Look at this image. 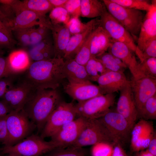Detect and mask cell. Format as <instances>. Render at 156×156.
<instances>
[{"mask_svg":"<svg viewBox=\"0 0 156 156\" xmlns=\"http://www.w3.org/2000/svg\"><path fill=\"white\" fill-rule=\"evenodd\" d=\"M112 156H128L122 146L118 144H116L113 146Z\"/></svg>","mask_w":156,"mask_h":156,"instance_id":"47","label":"cell"},{"mask_svg":"<svg viewBox=\"0 0 156 156\" xmlns=\"http://www.w3.org/2000/svg\"><path fill=\"white\" fill-rule=\"evenodd\" d=\"M116 111L122 116L133 127L138 117L130 83L120 91Z\"/></svg>","mask_w":156,"mask_h":156,"instance_id":"16","label":"cell"},{"mask_svg":"<svg viewBox=\"0 0 156 156\" xmlns=\"http://www.w3.org/2000/svg\"><path fill=\"white\" fill-rule=\"evenodd\" d=\"M8 133L7 141L4 146L16 144L31 135L36 128L22 109L11 111L6 116Z\"/></svg>","mask_w":156,"mask_h":156,"instance_id":"5","label":"cell"},{"mask_svg":"<svg viewBox=\"0 0 156 156\" xmlns=\"http://www.w3.org/2000/svg\"><path fill=\"white\" fill-rule=\"evenodd\" d=\"M6 155L5 156H10L9 155Z\"/></svg>","mask_w":156,"mask_h":156,"instance_id":"56","label":"cell"},{"mask_svg":"<svg viewBox=\"0 0 156 156\" xmlns=\"http://www.w3.org/2000/svg\"><path fill=\"white\" fill-rule=\"evenodd\" d=\"M10 75L8 69L7 57L0 55V79Z\"/></svg>","mask_w":156,"mask_h":156,"instance_id":"45","label":"cell"},{"mask_svg":"<svg viewBox=\"0 0 156 156\" xmlns=\"http://www.w3.org/2000/svg\"><path fill=\"white\" fill-rule=\"evenodd\" d=\"M16 79L1 99V100L8 105L11 112L22 110L36 89L23 77L15 82Z\"/></svg>","mask_w":156,"mask_h":156,"instance_id":"9","label":"cell"},{"mask_svg":"<svg viewBox=\"0 0 156 156\" xmlns=\"http://www.w3.org/2000/svg\"><path fill=\"white\" fill-rule=\"evenodd\" d=\"M31 43V46L36 44L48 37L40 34L37 28L32 27L29 28Z\"/></svg>","mask_w":156,"mask_h":156,"instance_id":"44","label":"cell"},{"mask_svg":"<svg viewBox=\"0 0 156 156\" xmlns=\"http://www.w3.org/2000/svg\"><path fill=\"white\" fill-rule=\"evenodd\" d=\"M96 57L109 71L124 73L127 68L120 59L109 52H104Z\"/></svg>","mask_w":156,"mask_h":156,"instance_id":"28","label":"cell"},{"mask_svg":"<svg viewBox=\"0 0 156 156\" xmlns=\"http://www.w3.org/2000/svg\"><path fill=\"white\" fill-rule=\"evenodd\" d=\"M130 85L138 113L146 101L156 94V78L144 75L132 77Z\"/></svg>","mask_w":156,"mask_h":156,"instance_id":"13","label":"cell"},{"mask_svg":"<svg viewBox=\"0 0 156 156\" xmlns=\"http://www.w3.org/2000/svg\"><path fill=\"white\" fill-rule=\"evenodd\" d=\"M12 31H14L16 38L21 44L24 46H31L29 28L18 29Z\"/></svg>","mask_w":156,"mask_h":156,"instance_id":"41","label":"cell"},{"mask_svg":"<svg viewBox=\"0 0 156 156\" xmlns=\"http://www.w3.org/2000/svg\"><path fill=\"white\" fill-rule=\"evenodd\" d=\"M0 31L5 34L10 38L14 39L11 30L0 20Z\"/></svg>","mask_w":156,"mask_h":156,"instance_id":"48","label":"cell"},{"mask_svg":"<svg viewBox=\"0 0 156 156\" xmlns=\"http://www.w3.org/2000/svg\"><path fill=\"white\" fill-rule=\"evenodd\" d=\"M138 68L142 75L156 78V57L147 58L138 63Z\"/></svg>","mask_w":156,"mask_h":156,"instance_id":"36","label":"cell"},{"mask_svg":"<svg viewBox=\"0 0 156 156\" xmlns=\"http://www.w3.org/2000/svg\"><path fill=\"white\" fill-rule=\"evenodd\" d=\"M114 145L106 142L98 143L92 146V156H112Z\"/></svg>","mask_w":156,"mask_h":156,"instance_id":"38","label":"cell"},{"mask_svg":"<svg viewBox=\"0 0 156 156\" xmlns=\"http://www.w3.org/2000/svg\"><path fill=\"white\" fill-rule=\"evenodd\" d=\"M51 4L54 8L64 7L68 0H49Z\"/></svg>","mask_w":156,"mask_h":156,"instance_id":"51","label":"cell"},{"mask_svg":"<svg viewBox=\"0 0 156 156\" xmlns=\"http://www.w3.org/2000/svg\"><path fill=\"white\" fill-rule=\"evenodd\" d=\"M81 16L87 18L100 17L107 10L102 0H81Z\"/></svg>","mask_w":156,"mask_h":156,"instance_id":"27","label":"cell"},{"mask_svg":"<svg viewBox=\"0 0 156 156\" xmlns=\"http://www.w3.org/2000/svg\"><path fill=\"white\" fill-rule=\"evenodd\" d=\"M85 66L91 81H96L100 75L109 71L96 57H91Z\"/></svg>","mask_w":156,"mask_h":156,"instance_id":"30","label":"cell"},{"mask_svg":"<svg viewBox=\"0 0 156 156\" xmlns=\"http://www.w3.org/2000/svg\"><path fill=\"white\" fill-rule=\"evenodd\" d=\"M100 25V18H94L91 20L90 25L85 31L71 36L65 50L64 60L74 59L89 35Z\"/></svg>","mask_w":156,"mask_h":156,"instance_id":"20","label":"cell"},{"mask_svg":"<svg viewBox=\"0 0 156 156\" xmlns=\"http://www.w3.org/2000/svg\"><path fill=\"white\" fill-rule=\"evenodd\" d=\"M17 75H11L0 79V98L4 96L15 80Z\"/></svg>","mask_w":156,"mask_h":156,"instance_id":"42","label":"cell"},{"mask_svg":"<svg viewBox=\"0 0 156 156\" xmlns=\"http://www.w3.org/2000/svg\"><path fill=\"white\" fill-rule=\"evenodd\" d=\"M106 142L116 144L105 126L98 119H87L85 125L76 141L69 147H83Z\"/></svg>","mask_w":156,"mask_h":156,"instance_id":"6","label":"cell"},{"mask_svg":"<svg viewBox=\"0 0 156 156\" xmlns=\"http://www.w3.org/2000/svg\"><path fill=\"white\" fill-rule=\"evenodd\" d=\"M107 128L116 144L127 143L131 138L132 127L122 116L111 109L99 118Z\"/></svg>","mask_w":156,"mask_h":156,"instance_id":"10","label":"cell"},{"mask_svg":"<svg viewBox=\"0 0 156 156\" xmlns=\"http://www.w3.org/2000/svg\"><path fill=\"white\" fill-rule=\"evenodd\" d=\"M16 0H0L1 4L12 5L15 1Z\"/></svg>","mask_w":156,"mask_h":156,"instance_id":"54","label":"cell"},{"mask_svg":"<svg viewBox=\"0 0 156 156\" xmlns=\"http://www.w3.org/2000/svg\"><path fill=\"white\" fill-rule=\"evenodd\" d=\"M37 25L44 26L50 29L52 24L46 15L23 9L11 21L10 28L12 31L16 29L31 28Z\"/></svg>","mask_w":156,"mask_h":156,"instance_id":"15","label":"cell"},{"mask_svg":"<svg viewBox=\"0 0 156 156\" xmlns=\"http://www.w3.org/2000/svg\"><path fill=\"white\" fill-rule=\"evenodd\" d=\"M96 82L103 94L120 91L130 83L124 73L112 71L100 75Z\"/></svg>","mask_w":156,"mask_h":156,"instance_id":"18","label":"cell"},{"mask_svg":"<svg viewBox=\"0 0 156 156\" xmlns=\"http://www.w3.org/2000/svg\"><path fill=\"white\" fill-rule=\"evenodd\" d=\"M16 43L12 39L0 31V45L3 48L11 49L13 47Z\"/></svg>","mask_w":156,"mask_h":156,"instance_id":"46","label":"cell"},{"mask_svg":"<svg viewBox=\"0 0 156 156\" xmlns=\"http://www.w3.org/2000/svg\"><path fill=\"white\" fill-rule=\"evenodd\" d=\"M112 41L108 33L100 25L92 33L90 45L91 57H96L106 52Z\"/></svg>","mask_w":156,"mask_h":156,"instance_id":"23","label":"cell"},{"mask_svg":"<svg viewBox=\"0 0 156 156\" xmlns=\"http://www.w3.org/2000/svg\"><path fill=\"white\" fill-rule=\"evenodd\" d=\"M87 119L79 116L61 127L51 137L55 148H66L76 141L84 127Z\"/></svg>","mask_w":156,"mask_h":156,"instance_id":"12","label":"cell"},{"mask_svg":"<svg viewBox=\"0 0 156 156\" xmlns=\"http://www.w3.org/2000/svg\"><path fill=\"white\" fill-rule=\"evenodd\" d=\"M77 116L73 103L62 100L49 117L40 136L44 139L51 137L63 126L75 119Z\"/></svg>","mask_w":156,"mask_h":156,"instance_id":"8","label":"cell"},{"mask_svg":"<svg viewBox=\"0 0 156 156\" xmlns=\"http://www.w3.org/2000/svg\"><path fill=\"white\" fill-rule=\"evenodd\" d=\"M102 1L108 12L124 27L137 42L145 16L142 11L124 7L110 0Z\"/></svg>","mask_w":156,"mask_h":156,"instance_id":"3","label":"cell"},{"mask_svg":"<svg viewBox=\"0 0 156 156\" xmlns=\"http://www.w3.org/2000/svg\"><path fill=\"white\" fill-rule=\"evenodd\" d=\"M114 93L102 95L75 105L77 116L86 119H99L110 111L115 99Z\"/></svg>","mask_w":156,"mask_h":156,"instance_id":"7","label":"cell"},{"mask_svg":"<svg viewBox=\"0 0 156 156\" xmlns=\"http://www.w3.org/2000/svg\"><path fill=\"white\" fill-rule=\"evenodd\" d=\"M0 20L6 26L10 28V21L2 12L0 10Z\"/></svg>","mask_w":156,"mask_h":156,"instance_id":"52","label":"cell"},{"mask_svg":"<svg viewBox=\"0 0 156 156\" xmlns=\"http://www.w3.org/2000/svg\"><path fill=\"white\" fill-rule=\"evenodd\" d=\"M11 112L8 105L2 100L0 101V118L6 116Z\"/></svg>","mask_w":156,"mask_h":156,"instance_id":"49","label":"cell"},{"mask_svg":"<svg viewBox=\"0 0 156 156\" xmlns=\"http://www.w3.org/2000/svg\"><path fill=\"white\" fill-rule=\"evenodd\" d=\"M155 135L153 122L141 119L132 129L130 138L131 150L135 153L146 149Z\"/></svg>","mask_w":156,"mask_h":156,"instance_id":"14","label":"cell"},{"mask_svg":"<svg viewBox=\"0 0 156 156\" xmlns=\"http://www.w3.org/2000/svg\"><path fill=\"white\" fill-rule=\"evenodd\" d=\"M63 70L68 81L81 82L91 81L85 66L79 64L74 59L64 60Z\"/></svg>","mask_w":156,"mask_h":156,"instance_id":"26","label":"cell"},{"mask_svg":"<svg viewBox=\"0 0 156 156\" xmlns=\"http://www.w3.org/2000/svg\"><path fill=\"white\" fill-rule=\"evenodd\" d=\"M135 153L134 156H154L149 153L146 149Z\"/></svg>","mask_w":156,"mask_h":156,"instance_id":"53","label":"cell"},{"mask_svg":"<svg viewBox=\"0 0 156 156\" xmlns=\"http://www.w3.org/2000/svg\"><path fill=\"white\" fill-rule=\"evenodd\" d=\"M91 23V20L86 23L81 22L79 18L71 17L66 25L71 36L85 31Z\"/></svg>","mask_w":156,"mask_h":156,"instance_id":"37","label":"cell"},{"mask_svg":"<svg viewBox=\"0 0 156 156\" xmlns=\"http://www.w3.org/2000/svg\"><path fill=\"white\" fill-rule=\"evenodd\" d=\"M64 8L70 18H79L81 16V0H68Z\"/></svg>","mask_w":156,"mask_h":156,"instance_id":"39","label":"cell"},{"mask_svg":"<svg viewBox=\"0 0 156 156\" xmlns=\"http://www.w3.org/2000/svg\"><path fill=\"white\" fill-rule=\"evenodd\" d=\"M138 116L146 120L156 119V94L149 99L138 113Z\"/></svg>","mask_w":156,"mask_h":156,"instance_id":"32","label":"cell"},{"mask_svg":"<svg viewBox=\"0 0 156 156\" xmlns=\"http://www.w3.org/2000/svg\"><path fill=\"white\" fill-rule=\"evenodd\" d=\"M21 10H30L43 15L54 8L49 0H25L21 1Z\"/></svg>","mask_w":156,"mask_h":156,"instance_id":"29","label":"cell"},{"mask_svg":"<svg viewBox=\"0 0 156 156\" xmlns=\"http://www.w3.org/2000/svg\"><path fill=\"white\" fill-rule=\"evenodd\" d=\"M28 53L31 59L34 61L55 58L52 38L49 35L40 42L31 46Z\"/></svg>","mask_w":156,"mask_h":156,"instance_id":"25","label":"cell"},{"mask_svg":"<svg viewBox=\"0 0 156 156\" xmlns=\"http://www.w3.org/2000/svg\"><path fill=\"white\" fill-rule=\"evenodd\" d=\"M50 30L52 35L55 58H63L71 36L68 29L66 25L59 24H52Z\"/></svg>","mask_w":156,"mask_h":156,"instance_id":"21","label":"cell"},{"mask_svg":"<svg viewBox=\"0 0 156 156\" xmlns=\"http://www.w3.org/2000/svg\"><path fill=\"white\" fill-rule=\"evenodd\" d=\"M100 26L107 32L112 41L125 44L133 52L135 53L137 45L133 38L107 10L100 17Z\"/></svg>","mask_w":156,"mask_h":156,"instance_id":"11","label":"cell"},{"mask_svg":"<svg viewBox=\"0 0 156 156\" xmlns=\"http://www.w3.org/2000/svg\"><path fill=\"white\" fill-rule=\"evenodd\" d=\"M64 62L63 58H57L34 61L23 77L36 89H57L66 78Z\"/></svg>","mask_w":156,"mask_h":156,"instance_id":"1","label":"cell"},{"mask_svg":"<svg viewBox=\"0 0 156 156\" xmlns=\"http://www.w3.org/2000/svg\"><path fill=\"white\" fill-rule=\"evenodd\" d=\"M124 7L133 9L150 11L153 8L152 3L144 0H110Z\"/></svg>","mask_w":156,"mask_h":156,"instance_id":"33","label":"cell"},{"mask_svg":"<svg viewBox=\"0 0 156 156\" xmlns=\"http://www.w3.org/2000/svg\"><path fill=\"white\" fill-rule=\"evenodd\" d=\"M93 31L88 37L74 59L78 63L84 66L91 57L90 45Z\"/></svg>","mask_w":156,"mask_h":156,"instance_id":"34","label":"cell"},{"mask_svg":"<svg viewBox=\"0 0 156 156\" xmlns=\"http://www.w3.org/2000/svg\"><path fill=\"white\" fill-rule=\"evenodd\" d=\"M62 101L57 89H36L23 110L35 124L38 133L42 131L50 114Z\"/></svg>","mask_w":156,"mask_h":156,"instance_id":"2","label":"cell"},{"mask_svg":"<svg viewBox=\"0 0 156 156\" xmlns=\"http://www.w3.org/2000/svg\"><path fill=\"white\" fill-rule=\"evenodd\" d=\"M146 149L154 156H156V135L150 142Z\"/></svg>","mask_w":156,"mask_h":156,"instance_id":"50","label":"cell"},{"mask_svg":"<svg viewBox=\"0 0 156 156\" xmlns=\"http://www.w3.org/2000/svg\"><path fill=\"white\" fill-rule=\"evenodd\" d=\"M55 148L51 141L32 134L16 144L0 148L3 154L11 156H41Z\"/></svg>","mask_w":156,"mask_h":156,"instance_id":"4","label":"cell"},{"mask_svg":"<svg viewBox=\"0 0 156 156\" xmlns=\"http://www.w3.org/2000/svg\"><path fill=\"white\" fill-rule=\"evenodd\" d=\"M155 39H156V23L145 15L137 42L135 52L137 56L142 52L148 44Z\"/></svg>","mask_w":156,"mask_h":156,"instance_id":"24","label":"cell"},{"mask_svg":"<svg viewBox=\"0 0 156 156\" xmlns=\"http://www.w3.org/2000/svg\"><path fill=\"white\" fill-rule=\"evenodd\" d=\"M8 69L11 75L25 72L32 63L28 53L18 50L12 52L7 57Z\"/></svg>","mask_w":156,"mask_h":156,"instance_id":"22","label":"cell"},{"mask_svg":"<svg viewBox=\"0 0 156 156\" xmlns=\"http://www.w3.org/2000/svg\"><path fill=\"white\" fill-rule=\"evenodd\" d=\"M108 52L120 59L129 69L133 77L142 75L138 68V63L133 52L125 44L112 41Z\"/></svg>","mask_w":156,"mask_h":156,"instance_id":"19","label":"cell"},{"mask_svg":"<svg viewBox=\"0 0 156 156\" xmlns=\"http://www.w3.org/2000/svg\"><path fill=\"white\" fill-rule=\"evenodd\" d=\"M49 18L52 24H63L66 25L70 16L64 8H54L50 12Z\"/></svg>","mask_w":156,"mask_h":156,"instance_id":"35","label":"cell"},{"mask_svg":"<svg viewBox=\"0 0 156 156\" xmlns=\"http://www.w3.org/2000/svg\"><path fill=\"white\" fill-rule=\"evenodd\" d=\"M3 48L0 45V55H3Z\"/></svg>","mask_w":156,"mask_h":156,"instance_id":"55","label":"cell"},{"mask_svg":"<svg viewBox=\"0 0 156 156\" xmlns=\"http://www.w3.org/2000/svg\"><path fill=\"white\" fill-rule=\"evenodd\" d=\"M6 116L0 118V144H3L4 146L5 145L8 138Z\"/></svg>","mask_w":156,"mask_h":156,"instance_id":"43","label":"cell"},{"mask_svg":"<svg viewBox=\"0 0 156 156\" xmlns=\"http://www.w3.org/2000/svg\"><path fill=\"white\" fill-rule=\"evenodd\" d=\"M137 56L140 62L149 58L156 57V39L153 40L148 44Z\"/></svg>","mask_w":156,"mask_h":156,"instance_id":"40","label":"cell"},{"mask_svg":"<svg viewBox=\"0 0 156 156\" xmlns=\"http://www.w3.org/2000/svg\"><path fill=\"white\" fill-rule=\"evenodd\" d=\"M64 90L66 94L78 102L103 94L99 86L93 84L90 81H68L64 86Z\"/></svg>","mask_w":156,"mask_h":156,"instance_id":"17","label":"cell"},{"mask_svg":"<svg viewBox=\"0 0 156 156\" xmlns=\"http://www.w3.org/2000/svg\"><path fill=\"white\" fill-rule=\"evenodd\" d=\"M45 156H87V152L83 147H68L55 148L46 153Z\"/></svg>","mask_w":156,"mask_h":156,"instance_id":"31","label":"cell"}]
</instances>
